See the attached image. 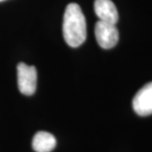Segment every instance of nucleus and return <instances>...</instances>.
<instances>
[{
    "mask_svg": "<svg viewBox=\"0 0 152 152\" xmlns=\"http://www.w3.org/2000/svg\"><path fill=\"white\" fill-rule=\"evenodd\" d=\"M57 145V140L52 134L39 131L32 140L33 150L36 152H51Z\"/></svg>",
    "mask_w": 152,
    "mask_h": 152,
    "instance_id": "6",
    "label": "nucleus"
},
{
    "mask_svg": "<svg viewBox=\"0 0 152 152\" xmlns=\"http://www.w3.org/2000/svg\"><path fill=\"white\" fill-rule=\"evenodd\" d=\"M132 103L138 115L145 117L152 114V82L147 83L138 91Z\"/></svg>",
    "mask_w": 152,
    "mask_h": 152,
    "instance_id": "4",
    "label": "nucleus"
},
{
    "mask_svg": "<svg viewBox=\"0 0 152 152\" xmlns=\"http://www.w3.org/2000/svg\"><path fill=\"white\" fill-rule=\"evenodd\" d=\"M3 1H5V0H0V2H3Z\"/></svg>",
    "mask_w": 152,
    "mask_h": 152,
    "instance_id": "7",
    "label": "nucleus"
},
{
    "mask_svg": "<svg viewBox=\"0 0 152 152\" xmlns=\"http://www.w3.org/2000/svg\"><path fill=\"white\" fill-rule=\"evenodd\" d=\"M95 36L100 47L104 49L114 48L119 39V33L116 25L102 20L96 23Z\"/></svg>",
    "mask_w": 152,
    "mask_h": 152,
    "instance_id": "3",
    "label": "nucleus"
},
{
    "mask_svg": "<svg viewBox=\"0 0 152 152\" xmlns=\"http://www.w3.org/2000/svg\"><path fill=\"white\" fill-rule=\"evenodd\" d=\"M86 20L80 7L75 3L68 4L63 22V34L66 43L71 48L80 47L86 39Z\"/></svg>",
    "mask_w": 152,
    "mask_h": 152,
    "instance_id": "1",
    "label": "nucleus"
},
{
    "mask_svg": "<svg viewBox=\"0 0 152 152\" xmlns=\"http://www.w3.org/2000/svg\"><path fill=\"white\" fill-rule=\"evenodd\" d=\"M37 74L34 66H29L25 63H20L17 66L18 88L23 95L31 96L37 89Z\"/></svg>",
    "mask_w": 152,
    "mask_h": 152,
    "instance_id": "2",
    "label": "nucleus"
},
{
    "mask_svg": "<svg viewBox=\"0 0 152 152\" xmlns=\"http://www.w3.org/2000/svg\"><path fill=\"white\" fill-rule=\"evenodd\" d=\"M94 10L99 20L114 25L118 21V12L112 0H95Z\"/></svg>",
    "mask_w": 152,
    "mask_h": 152,
    "instance_id": "5",
    "label": "nucleus"
}]
</instances>
